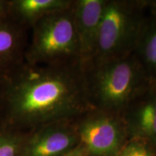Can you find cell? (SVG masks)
Listing matches in <instances>:
<instances>
[{
  "instance_id": "obj_10",
  "label": "cell",
  "mask_w": 156,
  "mask_h": 156,
  "mask_svg": "<svg viewBox=\"0 0 156 156\" xmlns=\"http://www.w3.org/2000/svg\"><path fill=\"white\" fill-rule=\"evenodd\" d=\"M73 0H9L8 17L30 30L44 17L67 8Z\"/></svg>"
},
{
  "instance_id": "obj_12",
  "label": "cell",
  "mask_w": 156,
  "mask_h": 156,
  "mask_svg": "<svg viewBox=\"0 0 156 156\" xmlns=\"http://www.w3.org/2000/svg\"><path fill=\"white\" fill-rule=\"evenodd\" d=\"M29 132L0 129V156H23Z\"/></svg>"
},
{
  "instance_id": "obj_6",
  "label": "cell",
  "mask_w": 156,
  "mask_h": 156,
  "mask_svg": "<svg viewBox=\"0 0 156 156\" xmlns=\"http://www.w3.org/2000/svg\"><path fill=\"white\" fill-rule=\"evenodd\" d=\"M80 145L75 119L60 120L29 132L23 156H63Z\"/></svg>"
},
{
  "instance_id": "obj_2",
  "label": "cell",
  "mask_w": 156,
  "mask_h": 156,
  "mask_svg": "<svg viewBox=\"0 0 156 156\" xmlns=\"http://www.w3.org/2000/svg\"><path fill=\"white\" fill-rule=\"evenodd\" d=\"M81 68L91 107L121 114L151 82L134 54L120 59L90 62Z\"/></svg>"
},
{
  "instance_id": "obj_14",
  "label": "cell",
  "mask_w": 156,
  "mask_h": 156,
  "mask_svg": "<svg viewBox=\"0 0 156 156\" xmlns=\"http://www.w3.org/2000/svg\"><path fill=\"white\" fill-rule=\"evenodd\" d=\"M6 82L5 76L0 74V129L2 127L5 112Z\"/></svg>"
},
{
  "instance_id": "obj_9",
  "label": "cell",
  "mask_w": 156,
  "mask_h": 156,
  "mask_svg": "<svg viewBox=\"0 0 156 156\" xmlns=\"http://www.w3.org/2000/svg\"><path fill=\"white\" fill-rule=\"evenodd\" d=\"M29 31L9 17L0 20V74L7 75L25 61Z\"/></svg>"
},
{
  "instance_id": "obj_7",
  "label": "cell",
  "mask_w": 156,
  "mask_h": 156,
  "mask_svg": "<svg viewBox=\"0 0 156 156\" xmlns=\"http://www.w3.org/2000/svg\"><path fill=\"white\" fill-rule=\"evenodd\" d=\"M106 0H74V20L81 67L96 53L103 9Z\"/></svg>"
},
{
  "instance_id": "obj_11",
  "label": "cell",
  "mask_w": 156,
  "mask_h": 156,
  "mask_svg": "<svg viewBox=\"0 0 156 156\" xmlns=\"http://www.w3.org/2000/svg\"><path fill=\"white\" fill-rule=\"evenodd\" d=\"M133 54L149 80L156 83V16L147 10Z\"/></svg>"
},
{
  "instance_id": "obj_5",
  "label": "cell",
  "mask_w": 156,
  "mask_h": 156,
  "mask_svg": "<svg viewBox=\"0 0 156 156\" xmlns=\"http://www.w3.org/2000/svg\"><path fill=\"white\" fill-rule=\"evenodd\" d=\"M88 156H117L129 140L122 114L91 108L75 119Z\"/></svg>"
},
{
  "instance_id": "obj_4",
  "label": "cell",
  "mask_w": 156,
  "mask_h": 156,
  "mask_svg": "<svg viewBox=\"0 0 156 156\" xmlns=\"http://www.w3.org/2000/svg\"><path fill=\"white\" fill-rule=\"evenodd\" d=\"M145 16V0H106L96 53L90 62L120 59L133 54Z\"/></svg>"
},
{
  "instance_id": "obj_18",
  "label": "cell",
  "mask_w": 156,
  "mask_h": 156,
  "mask_svg": "<svg viewBox=\"0 0 156 156\" xmlns=\"http://www.w3.org/2000/svg\"><path fill=\"white\" fill-rule=\"evenodd\" d=\"M155 145H156V143H155Z\"/></svg>"
},
{
  "instance_id": "obj_13",
  "label": "cell",
  "mask_w": 156,
  "mask_h": 156,
  "mask_svg": "<svg viewBox=\"0 0 156 156\" xmlns=\"http://www.w3.org/2000/svg\"><path fill=\"white\" fill-rule=\"evenodd\" d=\"M153 145L147 140L140 137H131L117 156H152Z\"/></svg>"
},
{
  "instance_id": "obj_17",
  "label": "cell",
  "mask_w": 156,
  "mask_h": 156,
  "mask_svg": "<svg viewBox=\"0 0 156 156\" xmlns=\"http://www.w3.org/2000/svg\"><path fill=\"white\" fill-rule=\"evenodd\" d=\"M145 2L147 12L156 16V0H145Z\"/></svg>"
},
{
  "instance_id": "obj_8",
  "label": "cell",
  "mask_w": 156,
  "mask_h": 156,
  "mask_svg": "<svg viewBox=\"0 0 156 156\" xmlns=\"http://www.w3.org/2000/svg\"><path fill=\"white\" fill-rule=\"evenodd\" d=\"M122 114L129 138H142L155 145L156 83L150 82L146 88L129 103Z\"/></svg>"
},
{
  "instance_id": "obj_1",
  "label": "cell",
  "mask_w": 156,
  "mask_h": 156,
  "mask_svg": "<svg viewBox=\"0 0 156 156\" xmlns=\"http://www.w3.org/2000/svg\"><path fill=\"white\" fill-rule=\"evenodd\" d=\"M5 76L2 128L30 132L51 122L75 119L93 108L80 64L39 65L24 61Z\"/></svg>"
},
{
  "instance_id": "obj_3",
  "label": "cell",
  "mask_w": 156,
  "mask_h": 156,
  "mask_svg": "<svg viewBox=\"0 0 156 156\" xmlns=\"http://www.w3.org/2000/svg\"><path fill=\"white\" fill-rule=\"evenodd\" d=\"M30 31L25 62L39 65L80 64L74 20V0L67 8L40 20Z\"/></svg>"
},
{
  "instance_id": "obj_15",
  "label": "cell",
  "mask_w": 156,
  "mask_h": 156,
  "mask_svg": "<svg viewBox=\"0 0 156 156\" xmlns=\"http://www.w3.org/2000/svg\"><path fill=\"white\" fill-rule=\"evenodd\" d=\"M9 0H0V20L8 17Z\"/></svg>"
},
{
  "instance_id": "obj_16",
  "label": "cell",
  "mask_w": 156,
  "mask_h": 156,
  "mask_svg": "<svg viewBox=\"0 0 156 156\" xmlns=\"http://www.w3.org/2000/svg\"><path fill=\"white\" fill-rule=\"evenodd\" d=\"M63 156H88V154H87L86 150L80 144L75 150H73V151H71L70 153L66 154V155Z\"/></svg>"
}]
</instances>
